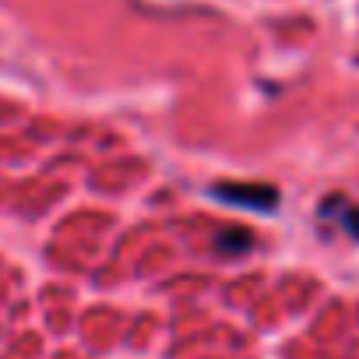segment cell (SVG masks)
<instances>
[{
    "label": "cell",
    "instance_id": "1",
    "mask_svg": "<svg viewBox=\"0 0 359 359\" xmlns=\"http://www.w3.org/2000/svg\"><path fill=\"white\" fill-rule=\"evenodd\" d=\"M212 194L226 205H243L254 212H275L278 208V191L268 184H215Z\"/></svg>",
    "mask_w": 359,
    "mask_h": 359
},
{
    "label": "cell",
    "instance_id": "2",
    "mask_svg": "<svg viewBox=\"0 0 359 359\" xmlns=\"http://www.w3.org/2000/svg\"><path fill=\"white\" fill-rule=\"evenodd\" d=\"M320 219H334L352 240H359V205L345 201L341 194L324 198V205H320Z\"/></svg>",
    "mask_w": 359,
    "mask_h": 359
},
{
    "label": "cell",
    "instance_id": "3",
    "mask_svg": "<svg viewBox=\"0 0 359 359\" xmlns=\"http://www.w3.org/2000/svg\"><path fill=\"white\" fill-rule=\"evenodd\" d=\"M250 243H254V236L247 229H222L215 236L219 254H243V250H250Z\"/></svg>",
    "mask_w": 359,
    "mask_h": 359
}]
</instances>
